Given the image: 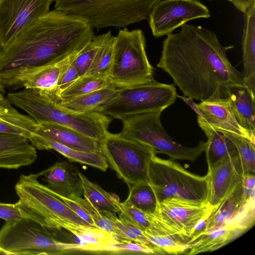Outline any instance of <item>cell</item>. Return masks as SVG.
Instances as JSON below:
<instances>
[{
  "mask_svg": "<svg viewBox=\"0 0 255 255\" xmlns=\"http://www.w3.org/2000/svg\"><path fill=\"white\" fill-rule=\"evenodd\" d=\"M163 42L157 66L172 78L184 96L201 102L227 98L229 87L244 84L216 35L201 26L185 24Z\"/></svg>",
  "mask_w": 255,
  "mask_h": 255,
  "instance_id": "1",
  "label": "cell"
},
{
  "mask_svg": "<svg viewBox=\"0 0 255 255\" xmlns=\"http://www.w3.org/2000/svg\"><path fill=\"white\" fill-rule=\"evenodd\" d=\"M84 18L54 9L26 27L0 51V82L16 90L36 70L80 52L94 37Z\"/></svg>",
  "mask_w": 255,
  "mask_h": 255,
  "instance_id": "2",
  "label": "cell"
},
{
  "mask_svg": "<svg viewBox=\"0 0 255 255\" xmlns=\"http://www.w3.org/2000/svg\"><path fill=\"white\" fill-rule=\"evenodd\" d=\"M6 98L39 124L55 123L74 129L101 143L104 140L112 119L97 113L70 111L59 104L61 98L44 91L24 89L9 92Z\"/></svg>",
  "mask_w": 255,
  "mask_h": 255,
  "instance_id": "3",
  "label": "cell"
},
{
  "mask_svg": "<svg viewBox=\"0 0 255 255\" xmlns=\"http://www.w3.org/2000/svg\"><path fill=\"white\" fill-rule=\"evenodd\" d=\"M55 9L86 20L94 28H126L148 19L161 0H54Z\"/></svg>",
  "mask_w": 255,
  "mask_h": 255,
  "instance_id": "4",
  "label": "cell"
},
{
  "mask_svg": "<svg viewBox=\"0 0 255 255\" xmlns=\"http://www.w3.org/2000/svg\"><path fill=\"white\" fill-rule=\"evenodd\" d=\"M57 230L28 218L5 222L0 230V247L7 255H59L83 252L79 243L58 239Z\"/></svg>",
  "mask_w": 255,
  "mask_h": 255,
  "instance_id": "5",
  "label": "cell"
},
{
  "mask_svg": "<svg viewBox=\"0 0 255 255\" xmlns=\"http://www.w3.org/2000/svg\"><path fill=\"white\" fill-rule=\"evenodd\" d=\"M146 39L140 29L120 30L114 45L112 64L108 79L122 88L138 84L153 77V67L145 51Z\"/></svg>",
  "mask_w": 255,
  "mask_h": 255,
  "instance_id": "6",
  "label": "cell"
},
{
  "mask_svg": "<svg viewBox=\"0 0 255 255\" xmlns=\"http://www.w3.org/2000/svg\"><path fill=\"white\" fill-rule=\"evenodd\" d=\"M150 185L157 202L175 198L207 203L208 176L193 174L172 160L154 155L149 168Z\"/></svg>",
  "mask_w": 255,
  "mask_h": 255,
  "instance_id": "7",
  "label": "cell"
},
{
  "mask_svg": "<svg viewBox=\"0 0 255 255\" xmlns=\"http://www.w3.org/2000/svg\"><path fill=\"white\" fill-rule=\"evenodd\" d=\"M108 164L129 187L138 183L150 184L149 168L158 151L139 141L109 131L101 143Z\"/></svg>",
  "mask_w": 255,
  "mask_h": 255,
  "instance_id": "8",
  "label": "cell"
},
{
  "mask_svg": "<svg viewBox=\"0 0 255 255\" xmlns=\"http://www.w3.org/2000/svg\"><path fill=\"white\" fill-rule=\"evenodd\" d=\"M164 110L149 111L121 120L123 128L120 133L155 148L171 160L195 161L205 151L206 142L201 140L196 146L189 147L174 141L162 126L160 117Z\"/></svg>",
  "mask_w": 255,
  "mask_h": 255,
  "instance_id": "9",
  "label": "cell"
},
{
  "mask_svg": "<svg viewBox=\"0 0 255 255\" xmlns=\"http://www.w3.org/2000/svg\"><path fill=\"white\" fill-rule=\"evenodd\" d=\"M173 84L159 83L153 78L142 83L120 88L117 95L96 113L122 120L149 111L164 110L175 103Z\"/></svg>",
  "mask_w": 255,
  "mask_h": 255,
  "instance_id": "10",
  "label": "cell"
},
{
  "mask_svg": "<svg viewBox=\"0 0 255 255\" xmlns=\"http://www.w3.org/2000/svg\"><path fill=\"white\" fill-rule=\"evenodd\" d=\"M38 174L21 175L15 190L22 206L39 218L45 227L60 231L61 219L90 226L55 196L50 189L37 180Z\"/></svg>",
  "mask_w": 255,
  "mask_h": 255,
  "instance_id": "11",
  "label": "cell"
},
{
  "mask_svg": "<svg viewBox=\"0 0 255 255\" xmlns=\"http://www.w3.org/2000/svg\"><path fill=\"white\" fill-rule=\"evenodd\" d=\"M214 209L208 203L168 198L157 202L153 213L146 214L150 224L161 227L185 242L199 221L210 216Z\"/></svg>",
  "mask_w": 255,
  "mask_h": 255,
  "instance_id": "12",
  "label": "cell"
},
{
  "mask_svg": "<svg viewBox=\"0 0 255 255\" xmlns=\"http://www.w3.org/2000/svg\"><path fill=\"white\" fill-rule=\"evenodd\" d=\"M255 220V198H252L224 225L185 242L184 255H193L217 250L247 232L254 226Z\"/></svg>",
  "mask_w": 255,
  "mask_h": 255,
  "instance_id": "13",
  "label": "cell"
},
{
  "mask_svg": "<svg viewBox=\"0 0 255 255\" xmlns=\"http://www.w3.org/2000/svg\"><path fill=\"white\" fill-rule=\"evenodd\" d=\"M211 16L206 6L196 0H161L152 8L148 22L156 37L168 35L189 21Z\"/></svg>",
  "mask_w": 255,
  "mask_h": 255,
  "instance_id": "14",
  "label": "cell"
},
{
  "mask_svg": "<svg viewBox=\"0 0 255 255\" xmlns=\"http://www.w3.org/2000/svg\"><path fill=\"white\" fill-rule=\"evenodd\" d=\"M54 0H0V49L34 21L49 11Z\"/></svg>",
  "mask_w": 255,
  "mask_h": 255,
  "instance_id": "15",
  "label": "cell"
},
{
  "mask_svg": "<svg viewBox=\"0 0 255 255\" xmlns=\"http://www.w3.org/2000/svg\"><path fill=\"white\" fill-rule=\"evenodd\" d=\"M196 106L200 113L197 122L202 130L210 129L235 134L255 143V134L239 124L228 98L202 101Z\"/></svg>",
  "mask_w": 255,
  "mask_h": 255,
  "instance_id": "16",
  "label": "cell"
},
{
  "mask_svg": "<svg viewBox=\"0 0 255 255\" xmlns=\"http://www.w3.org/2000/svg\"><path fill=\"white\" fill-rule=\"evenodd\" d=\"M208 202L217 208L244 179V173L239 155L226 157L208 168Z\"/></svg>",
  "mask_w": 255,
  "mask_h": 255,
  "instance_id": "17",
  "label": "cell"
},
{
  "mask_svg": "<svg viewBox=\"0 0 255 255\" xmlns=\"http://www.w3.org/2000/svg\"><path fill=\"white\" fill-rule=\"evenodd\" d=\"M38 128L34 119L19 112L6 97L0 103V132L25 137L40 150L43 138Z\"/></svg>",
  "mask_w": 255,
  "mask_h": 255,
  "instance_id": "18",
  "label": "cell"
},
{
  "mask_svg": "<svg viewBox=\"0 0 255 255\" xmlns=\"http://www.w3.org/2000/svg\"><path fill=\"white\" fill-rule=\"evenodd\" d=\"M78 167L69 161L55 163L37 173L44 176L46 185L56 193L68 198L83 196L81 180Z\"/></svg>",
  "mask_w": 255,
  "mask_h": 255,
  "instance_id": "19",
  "label": "cell"
},
{
  "mask_svg": "<svg viewBox=\"0 0 255 255\" xmlns=\"http://www.w3.org/2000/svg\"><path fill=\"white\" fill-rule=\"evenodd\" d=\"M36 148L25 137L0 132V168L17 169L33 163Z\"/></svg>",
  "mask_w": 255,
  "mask_h": 255,
  "instance_id": "20",
  "label": "cell"
},
{
  "mask_svg": "<svg viewBox=\"0 0 255 255\" xmlns=\"http://www.w3.org/2000/svg\"><path fill=\"white\" fill-rule=\"evenodd\" d=\"M38 124L39 133L64 145L84 151L102 153L99 141L74 129L52 123Z\"/></svg>",
  "mask_w": 255,
  "mask_h": 255,
  "instance_id": "21",
  "label": "cell"
},
{
  "mask_svg": "<svg viewBox=\"0 0 255 255\" xmlns=\"http://www.w3.org/2000/svg\"><path fill=\"white\" fill-rule=\"evenodd\" d=\"M64 229L75 236L85 252L107 253L108 249L121 238L99 228L76 224L63 220L60 224Z\"/></svg>",
  "mask_w": 255,
  "mask_h": 255,
  "instance_id": "22",
  "label": "cell"
},
{
  "mask_svg": "<svg viewBox=\"0 0 255 255\" xmlns=\"http://www.w3.org/2000/svg\"><path fill=\"white\" fill-rule=\"evenodd\" d=\"M233 112L239 124L255 134V94L244 84H234L227 91Z\"/></svg>",
  "mask_w": 255,
  "mask_h": 255,
  "instance_id": "23",
  "label": "cell"
},
{
  "mask_svg": "<svg viewBox=\"0 0 255 255\" xmlns=\"http://www.w3.org/2000/svg\"><path fill=\"white\" fill-rule=\"evenodd\" d=\"M242 38L244 84L255 94V4L244 13Z\"/></svg>",
  "mask_w": 255,
  "mask_h": 255,
  "instance_id": "24",
  "label": "cell"
},
{
  "mask_svg": "<svg viewBox=\"0 0 255 255\" xmlns=\"http://www.w3.org/2000/svg\"><path fill=\"white\" fill-rule=\"evenodd\" d=\"M119 90L112 85L73 98L61 99L59 104L75 112L96 113L117 95Z\"/></svg>",
  "mask_w": 255,
  "mask_h": 255,
  "instance_id": "25",
  "label": "cell"
},
{
  "mask_svg": "<svg viewBox=\"0 0 255 255\" xmlns=\"http://www.w3.org/2000/svg\"><path fill=\"white\" fill-rule=\"evenodd\" d=\"M251 198L248 199L246 196L243 181L222 201L217 208L214 209L207 220L205 232L228 222Z\"/></svg>",
  "mask_w": 255,
  "mask_h": 255,
  "instance_id": "26",
  "label": "cell"
},
{
  "mask_svg": "<svg viewBox=\"0 0 255 255\" xmlns=\"http://www.w3.org/2000/svg\"><path fill=\"white\" fill-rule=\"evenodd\" d=\"M203 130L208 138L204 151L208 168L228 156L238 155L235 143L225 132L210 129Z\"/></svg>",
  "mask_w": 255,
  "mask_h": 255,
  "instance_id": "27",
  "label": "cell"
},
{
  "mask_svg": "<svg viewBox=\"0 0 255 255\" xmlns=\"http://www.w3.org/2000/svg\"><path fill=\"white\" fill-rule=\"evenodd\" d=\"M78 53L74 54L59 63L36 70L26 78L22 83V88L48 92H56L60 94L57 85L62 70L65 64Z\"/></svg>",
  "mask_w": 255,
  "mask_h": 255,
  "instance_id": "28",
  "label": "cell"
},
{
  "mask_svg": "<svg viewBox=\"0 0 255 255\" xmlns=\"http://www.w3.org/2000/svg\"><path fill=\"white\" fill-rule=\"evenodd\" d=\"M42 136L44 139L42 150L53 149L66 157L70 162L88 165L103 171L107 170L108 164L102 153L73 149Z\"/></svg>",
  "mask_w": 255,
  "mask_h": 255,
  "instance_id": "29",
  "label": "cell"
},
{
  "mask_svg": "<svg viewBox=\"0 0 255 255\" xmlns=\"http://www.w3.org/2000/svg\"><path fill=\"white\" fill-rule=\"evenodd\" d=\"M83 191L84 198L100 209H105L113 213L121 211L119 197L104 190L98 185L90 181L82 173H79Z\"/></svg>",
  "mask_w": 255,
  "mask_h": 255,
  "instance_id": "30",
  "label": "cell"
},
{
  "mask_svg": "<svg viewBox=\"0 0 255 255\" xmlns=\"http://www.w3.org/2000/svg\"><path fill=\"white\" fill-rule=\"evenodd\" d=\"M158 255L184 254L185 242L159 226L152 227L143 232Z\"/></svg>",
  "mask_w": 255,
  "mask_h": 255,
  "instance_id": "31",
  "label": "cell"
},
{
  "mask_svg": "<svg viewBox=\"0 0 255 255\" xmlns=\"http://www.w3.org/2000/svg\"><path fill=\"white\" fill-rule=\"evenodd\" d=\"M115 38L111 34L102 45L84 76L108 78L113 62Z\"/></svg>",
  "mask_w": 255,
  "mask_h": 255,
  "instance_id": "32",
  "label": "cell"
},
{
  "mask_svg": "<svg viewBox=\"0 0 255 255\" xmlns=\"http://www.w3.org/2000/svg\"><path fill=\"white\" fill-rule=\"evenodd\" d=\"M114 85L108 78H97L91 76L79 77L67 88L61 91L62 100L68 99Z\"/></svg>",
  "mask_w": 255,
  "mask_h": 255,
  "instance_id": "33",
  "label": "cell"
},
{
  "mask_svg": "<svg viewBox=\"0 0 255 255\" xmlns=\"http://www.w3.org/2000/svg\"><path fill=\"white\" fill-rule=\"evenodd\" d=\"M145 213H152L157 201L150 184L138 183L129 187V194L126 200Z\"/></svg>",
  "mask_w": 255,
  "mask_h": 255,
  "instance_id": "34",
  "label": "cell"
},
{
  "mask_svg": "<svg viewBox=\"0 0 255 255\" xmlns=\"http://www.w3.org/2000/svg\"><path fill=\"white\" fill-rule=\"evenodd\" d=\"M111 34L110 30L105 33L95 35L89 44L78 53L75 58V64L79 77L86 74L98 50Z\"/></svg>",
  "mask_w": 255,
  "mask_h": 255,
  "instance_id": "35",
  "label": "cell"
},
{
  "mask_svg": "<svg viewBox=\"0 0 255 255\" xmlns=\"http://www.w3.org/2000/svg\"><path fill=\"white\" fill-rule=\"evenodd\" d=\"M224 132L234 141L237 147L244 174L255 175V143L244 136Z\"/></svg>",
  "mask_w": 255,
  "mask_h": 255,
  "instance_id": "36",
  "label": "cell"
},
{
  "mask_svg": "<svg viewBox=\"0 0 255 255\" xmlns=\"http://www.w3.org/2000/svg\"><path fill=\"white\" fill-rule=\"evenodd\" d=\"M0 218L5 222L28 218L45 226L39 218L24 207L19 201L14 204L0 202Z\"/></svg>",
  "mask_w": 255,
  "mask_h": 255,
  "instance_id": "37",
  "label": "cell"
},
{
  "mask_svg": "<svg viewBox=\"0 0 255 255\" xmlns=\"http://www.w3.org/2000/svg\"><path fill=\"white\" fill-rule=\"evenodd\" d=\"M120 216L133 223L143 232L150 228V224L146 214L129 202L125 200L120 204Z\"/></svg>",
  "mask_w": 255,
  "mask_h": 255,
  "instance_id": "38",
  "label": "cell"
},
{
  "mask_svg": "<svg viewBox=\"0 0 255 255\" xmlns=\"http://www.w3.org/2000/svg\"><path fill=\"white\" fill-rule=\"evenodd\" d=\"M53 194L62 201L73 211L90 226L95 227L94 222L91 216L89 201L82 197L68 198L59 195L51 190Z\"/></svg>",
  "mask_w": 255,
  "mask_h": 255,
  "instance_id": "39",
  "label": "cell"
},
{
  "mask_svg": "<svg viewBox=\"0 0 255 255\" xmlns=\"http://www.w3.org/2000/svg\"><path fill=\"white\" fill-rule=\"evenodd\" d=\"M107 253L113 254H140L157 255L152 248L129 240L121 239L119 243L109 248Z\"/></svg>",
  "mask_w": 255,
  "mask_h": 255,
  "instance_id": "40",
  "label": "cell"
},
{
  "mask_svg": "<svg viewBox=\"0 0 255 255\" xmlns=\"http://www.w3.org/2000/svg\"><path fill=\"white\" fill-rule=\"evenodd\" d=\"M77 55L69 60L62 70L57 85L60 94L79 78L75 64Z\"/></svg>",
  "mask_w": 255,
  "mask_h": 255,
  "instance_id": "41",
  "label": "cell"
},
{
  "mask_svg": "<svg viewBox=\"0 0 255 255\" xmlns=\"http://www.w3.org/2000/svg\"><path fill=\"white\" fill-rule=\"evenodd\" d=\"M243 184L246 197L249 199L254 197L255 192V175H244Z\"/></svg>",
  "mask_w": 255,
  "mask_h": 255,
  "instance_id": "42",
  "label": "cell"
},
{
  "mask_svg": "<svg viewBox=\"0 0 255 255\" xmlns=\"http://www.w3.org/2000/svg\"><path fill=\"white\" fill-rule=\"evenodd\" d=\"M232 2L235 6L244 13L247 11L254 4L255 0H227Z\"/></svg>",
  "mask_w": 255,
  "mask_h": 255,
  "instance_id": "43",
  "label": "cell"
},
{
  "mask_svg": "<svg viewBox=\"0 0 255 255\" xmlns=\"http://www.w3.org/2000/svg\"><path fill=\"white\" fill-rule=\"evenodd\" d=\"M5 88L0 82V103L4 99Z\"/></svg>",
  "mask_w": 255,
  "mask_h": 255,
  "instance_id": "44",
  "label": "cell"
},
{
  "mask_svg": "<svg viewBox=\"0 0 255 255\" xmlns=\"http://www.w3.org/2000/svg\"><path fill=\"white\" fill-rule=\"evenodd\" d=\"M0 254L7 255V253L0 247Z\"/></svg>",
  "mask_w": 255,
  "mask_h": 255,
  "instance_id": "45",
  "label": "cell"
},
{
  "mask_svg": "<svg viewBox=\"0 0 255 255\" xmlns=\"http://www.w3.org/2000/svg\"></svg>",
  "mask_w": 255,
  "mask_h": 255,
  "instance_id": "46",
  "label": "cell"
}]
</instances>
